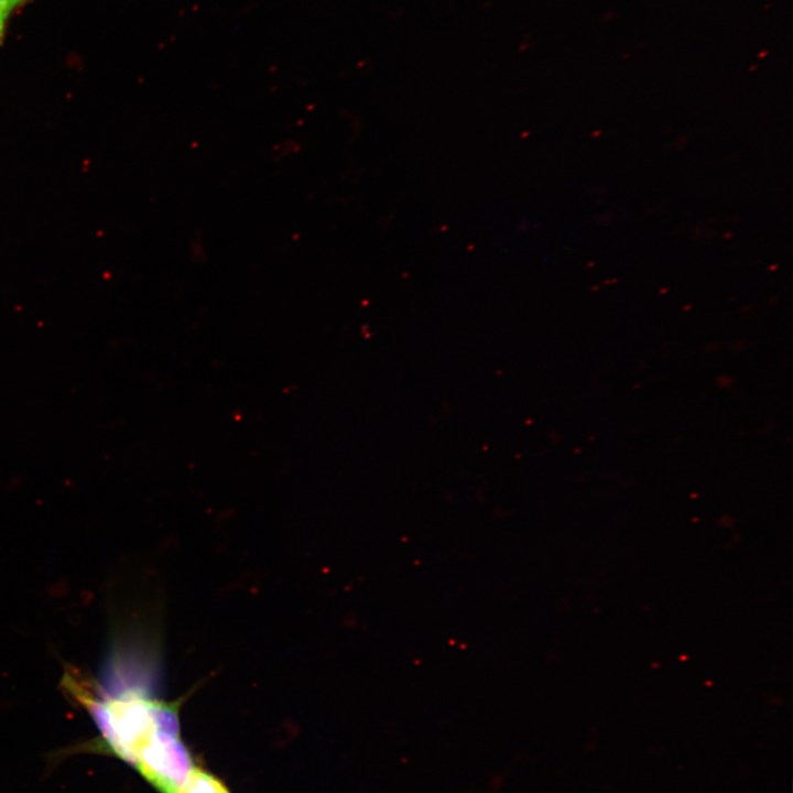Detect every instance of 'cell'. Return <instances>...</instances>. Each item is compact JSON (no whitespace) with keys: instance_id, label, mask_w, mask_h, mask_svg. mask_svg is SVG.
Returning a JSON list of instances; mask_svg holds the SVG:
<instances>
[{"instance_id":"obj_1","label":"cell","mask_w":793,"mask_h":793,"mask_svg":"<svg viewBox=\"0 0 793 793\" xmlns=\"http://www.w3.org/2000/svg\"><path fill=\"white\" fill-rule=\"evenodd\" d=\"M134 765L160 793H178L194 768L178 734L157 735L141 750Z\"/></svg>"},{"instance_id":"obj_2","label":"cell","mask_w":793,"mask_h":793,"mask_svg":"<svg viewBox=\"0 0 793 793\" xmlns=\"http://www.w3.org/2000/svg\"><path fill=\"white\" fill-rule=\"evenodd\" d=\"M178 793H230L216 776L193 768Z\"/></svg>"},{"instance_id":"obj_3","label":"cell","mask_w":793,"mask_h":793,"mask_svg":"<svg viewBox=\"0 0 793 793\" xmlns=\"http://www.w3.org/2000/svg\"><path fill=\"white\" fill-rule=\"evenodd\" d=\"M31 0H0V45L4 41L10 18Z\"/></svg>"}]
</instances>
